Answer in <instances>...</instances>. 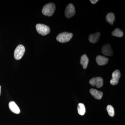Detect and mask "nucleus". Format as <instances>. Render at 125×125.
Here are the masks:
<instances>
[{
	"label": "nucleus",
	"mask_w": 125,
	"mask_h": 125,
	"mask_svg": "<svg viewBox=\"0 0 125 125\" xmlns=\"http://www.w3.org/2000/svg\"><path fill=\"white\" fill-rule=\"evenodd\" d=\"M90 94H92L94 98L97 99H101L102 98L103 93L102 92L94 89H92L90 90Z\"/></svg>",
	"instance_id": "obj_11"
},
{
	"label": "nucleus",
	"mask_w": 125,
	"mask_h": 125,
	"mask_svg": "<svg viewBox=\"0 0 125 125\" xmlns=\"http://www.w3.org/2000/svg\"><path fill=\"white\" fill-rule=\"evenodd\" d=\"M36 30L42 36H46L50 32V28L45 24H38L36 25Z\"/></svg>",
	"instance_id": "obj_3"
},
{
	"label": "nucleus",
	"mask_w": 125,
	"mask_h": 125,
	"mask_svg": "<svg viewBox=\"0 0 125 125\" xmlns=\"http://www.w3.org/2000/svg\"><path fill=\"white\" fill-rule=\"evenodd\" d=\"M96 61L98 64L102 66L107 64L108 61V59L103 56L98 55L96 58Z\"/></svg>",
	"instance_id": "obj_10"
},
{
	"label": "nucleus",
	"mask_w": 125,
	"mask_h": 125,
	"mask_svg": "<svg viewBox=\"0 0 125 125\" xmlns=\"http://www.w3.org/2000/svg\"><path fill=\"white\" fill-rule=\"evenodd\" d=\"M73 36V34L71 33L64 32L58 34L57 37L56 39L60 42H67L71 39Z\"/></svg>",
	"instance_id": "obj_2"
},
{
	"label": "nucleus",
	"mask_w": 125,
	"mask_h": 125,
	"mask_svg": "<svg viewBox=\"0 0 125 125\" xmlns=\"http://www.w3.org/2000/svg\"><path fill=\"white\" fill-rule=\"evenodd\" d=\"M98 1V0H90V1L93 4H95L96 2H97Z\"/></svg>",
	"instance_id": "obj_18"
},
{
	"label": "nucleus",
	"mask_w": 125,
	"mask_h": 125,
	"mask_svg": "<svg viewBox=\"0 0 125 125\" xmlns=\"http://www.w3.org/2000/svg\"><path fill=\"white\" fill-rule=\"evenodd\" d=\"M75 13L74 6L72 4H70L67 5L65 11V15L67 18L73 17Z\"/></svg>",
	"instance_id": "obj_5"
},
{
	"label": "nucleus",
	"mask_w": 125,
	"mask_h": 125,
	"mask_svg": "<svg viewBox=\"0 0 125 125\" xmlns=\"http://www.w3.org/2000/svg\"><path fill=\"white\" fill-rule=\"evenodd\" d=\"M25 52V48L23 45H20L16 47L14 52V57L16 60H20L23 56Z\"/></svg>",
	"instance_id": "obj_4"
},
{
	"label": "nucleus",
	"mask_w": 125,
	"mask_h": 125,
	"mask_svg": "<svg viewBox=\"0 0 125 125\" xmlns=\"http://www.w3.org/2000/svg\"><path fill=\"white\" fill-rule=\"evenodd\" d=\"M89 62V60L87 55L84 54L81 57L80 63L83 65V68L84 69H85L87 68Z\"/></svg>",
	"instance_id": "obj_13"
},
{
	"label": "nucleus",
	"mask_w": 125,
	"mask_h": 125,
	"mask_svg": "<svg viewBox=\"0 0 125 125\" xmlns=\"http://www.w3.org/2000/svg\"><path fill=\"white\" fill-rule=\"evenodd\" d=\"M101 36V34L99 32H97L94 34H91L89 37V40L90 42L92 43H96L98 42L99 37Z\"/></svg>",
	"instance_id": "obj_12"
},
{
	"label": "nucleus",
	"mask_w": 125,
	"mask_h": 125,
	"mask_svg": "<svg viewBox=\"0 0 125 125\" xmlns=\"http://www.w3.org/2000/svg\"><path fill=\"white\" fill-rule=\"evenodd\" d=\"M1 94V86H0V95Z\"/></svg>",
	"instance_id": "obj_19"
},
{
	"label": "nucleus",
	"mask_w": 125,
	"mask_h": 125,
	"mask_svg": "<svg viewBox=\"0 0 125 125\" xmlns=\"http://www.w3.org/2000/svg\"><path fill=\"white\" fill-rule=\"evenodd\" d=\"M102 51L103 54L105 55L111 56L113 55V52L110 44H107L104 45L102 48Z\"/></svg>",
	"instance_id": "obj_8"
},
{
	"label": "nucleus",
	"mask_w": 125,
	"mask_h": 125,
	"mask_svg": "<svg viewBox=\"0 0 125 125\" xmlns=\"http://www.w3.org/2000/svg\"><path fill=\"white\" fill-rule=\"evenodd\" d=\"M121 77V73L120 71L116 70L112 74V79L110 81V83L112 85H116L118 83L119 80Z\"/></svg>",
	"instance_id": "obj_7"
},
{
	"label": "nucleus",
	"mask_w": 125,
	"mask_h": 125,
	"mask_svg": "<svg viewBox=\"0 0 125 125\" xmlns=\"http://www.w3.org/2000/svg\"><path fill=\"white\" fill-rule=\"evenodd\" d=\"M78 113L81 115H83L85 113V106L83 104L79 103L78 106Z\"/></svg>",
	"instance_id": "obj_15"
},
{
	"label": "nucleus",
	"mask_w": 125,
	"mask_h": 125,
	"mask_svg": "<svg viewBox=\"0 0 125 125\" xmlns=\"http://www.w3.org/2000/svg\"><path fill=\"white\" fill-rule=\"evenodd\" d=\"M9 107L12 112L16 114L20 113V110L16 103L13 101H11L9 103Z\"/></svg>",
	"instance_id": "obj_9"
},
{
	"label": "nucleus",
	"mask_w": 125,
	"mask_h": 125,
	"mask_svg": "<svg viewBox=\"0 0 125 125\" xmlns=\"http://www.w3.org/2000/svg\"><path fill=\"white\" fill-rule=\"evenodd\" d=\"M89 83L93 86L96 85L98 88H101L103 84V80L100 77L92 78L89 81Z\"/></svg>",
	"instance_id": "obj_6"
},
{
	"label": "nucleus",
	"mask_w": 125,
	"mask_h": 125,
	"mask_svg": "<svg viewBox=\"0 0 125 125\" xmlns=\"http://www.w3.org/2000/svg\"><path fill=\"white\" fill-rule=\"evenodd\" d=\"M112 35L113 36L121 38L123 37V31L120 29L116 28L112 32Z\"/></svg>",
	"instance_id": "obj_16"
},
{
	"label": "nucleus",
	"mask_w": 125,
	"mask_h": 125,
	"mask_svg": "<svg viewBox=\"0 0 125 125\" xmlns=\"http://www.w3.org/2000/svg\"><path fill=\"white\" fill-rule=\"evenodd\" d=\"M55 9V6L54 4L48 3L43 6L42 11L44 15L51 16L54 14Z\"/></svg>",
	"instance_id": "obj_1"
},
{
	"label": "nucleus",
	"mask_w": 125,
	"mask_h": 125,
	"mask_svg": "<svg viewBox=\"0 0 125 125\" xmlns=\"http://www.w3.org/2000/svg\"><path fill=\"white\" fill-rule=\"evenodd\" d=\"M107 110L108 114L110 116L113 117L115 114L114 108L111 105H108L107 107Z\"/></svg>",
	"instance_id": "obj_17"
},
{
	"label": "nucleus",
	"mask_w": 125,
	"mask_h": 125,
	"mask_svg": "<svg viewBox=\"0 0 125 125\" xmlns=\"http://www.w3.org/2000/svg\"><path fill=\"white\" fill-rule=\"evenodd\" d=\"M106 19L108 22L111 25H113L115 19V15L113 13H108L106 16Z\"/></svg>",
	"instance_id": "obj_14"
}]
</instances>
